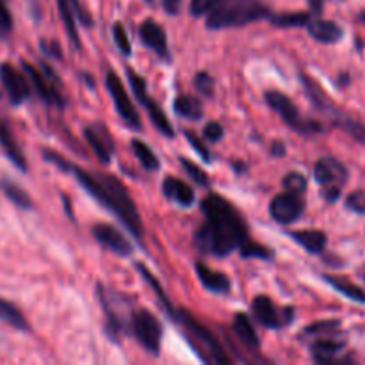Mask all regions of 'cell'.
<instances>
[{"label": "cell", "mask_w": 365, "mask_h": 365, "mask_svg": "<svg viewBox=\"0 0 365 365\" xmlns=\"http://www.w3.org/2000/svg\"><path fill=\"white\" fill-rule=\"evenodd\" d=\"M71 173L77 177L78 184L91 196H95L103 207L116 214L121 223L134 234V237H143V221L139 216L128 189L116 177L107 173H89L82 168L73 166Z\"/></svg>", "instance_id": "7a4b0ae2"}, {"label": "cell", "mask_w": 365, "mask_h": 365, "mask_svg": "<svg viewBox=\"0 0 365 365\" xmlns=\"http://www.w3.org/2000/svg\"><path fill=\"white\" fill-rule=\"evenodd\" d=\"M138 271L139 273L143 274V277H145V280L148 282V285L150 287L153 289V291H155V294H157V298H159V302L163 303V307H164V310H166L168 314H170L171 317H177V312H175V309H173V305H171V302L170 299L166 298V294H164V291H163V287H160V284L159 282L155 280V277H153L152 273H150L148 269H146L145 266H143V264H138Z\"/></svg>", "instance_id": "1f68e13d"}, {"label": "cell", "mask_w": 365, "mask_h": 365, "mask_svg": "<svg viewBox=\"0 0 365 365\" xmlns=\"http://www.w3.org/2000/svg\"><path fill=\"white\" fill-rule=\"evenodd\" d=\"M185 135H187V141L191 143V146L192 148L196 150V152L200 153V155H202V159L205 160V163H210V160H212V157H210V153H209V150H207V146L203 145L202 141H200L198 138H196L195 134H192V132H185Z\"/></svg>", "instance_id": "f6af8a7d"}, {"label": "cell", "mask_w": 365, "mask_h": 365, "mask_svg": "<svg viewBox=\"0 0 365 365\" xmlns=\"http://www.w3.org/2000/svg\"><path fill=\"white\" fill-rule=\"evenodd\" d=\"M180 164H182V168L185 170V173L189 175V178H191V180H195L196 184L203 185V187H207V185L210 184L209 175H207L202 168H198L196 164H192L191 160H187V159H180Z\"/></svg>", "instance_id": "836d02e7"}, {"label": "cell", "mask_w": 365, "mask_h": 365, "mask_svg": "<svg viewBox=\"0 0 365 365\" xmlns=\"http://www.w3.org/2000/svg\"><path fill=\"white\" fill-rule=\"evenodd\" d=\"M132 150H134L135 157L141 163V166L145 168L146 171H157L159 170V159H157L155 153L152 152L148 145L141 141V139H134L132 141Z\"/></svg>", "instance_id": "4dcf8cb0"}, {"label": "cell", "mask_w": 365, "mask_h": 365, "mask_svg": "<svg viewBox=\"0 0 365 365\" xmlns=\"http://www.w3.org/2000/svg\"><path fill=\"white\" fill-rule=\"evenodd\" d=\"M13 31V16L7 9L6 2L0 0V38H7Z\"/></svg>", "instance_id": "60d3db41"}, {"label": "cell", "mask_w": 365, "mask_h": 365, "mask_svg": "<svg viewBox=\"0 0 365 365\" xmlns=\"http://www.w3.org/2000/svg\"><path fill=\"white\" fill-rule=\"evenodd\" d=\"M314 177H316L317 184L323 187V196L327 202L334 203L341 198L342 187L348 182V170L341 160L334 159V157H324V159L317 160L316 168H314Z\"/></svg>", "instance_id": "52a82bcc"}, {"label": "cell", "mask_w": 365, "mask_h": 365, "mask_svg": "<svg viewBox=\"0 0 365 365\" xmlns=\"http://www.w3.org/2000/svg\"><path fill=\"white\" fill-rule=\"evenodd\" d=\"M328 113L334 116V125H337V127H341L342 130L346 132V134L351 135L355 141L362 143V145H365V125L360 123V121H355L351 120L349 116H344L342 113H339L335 107H331Z\"/></svg>", "instance_id": "83f0119b"}, {"label": "cell", "mask_w": 365, "mask_h": 365, "mask_svg": "<svg viewBox=\"0 0 365 365\" xmlns=\"http://www.w3.org/2000/svg\"><path fill=\"white\" fill-rule=\"evenodd\" d=\"M0 321L6 324H9L11 328L14 330H21V331H27L29 330V323L25 319L24 314L20 312L16 305H13L11 302L7 299L0 298Z\"/></svg>", "instance_id": "4316f807"}, {"label": "cell", "mask_w": 365, "mask_h": 365, "mask_svg": "<svg viewBox=\"0 0 365 365\" xmlns=\"http://www.w3.org/2000/svg\"><path fill=\"white\" fill-rule=\"evenodd\" d=\"M223 132H225L223 127H221L217 121H210V123L203 128V135H205L207 141H210V143L221 141V138H223Z\"/></svg>", "instance_id": "ee69618b"}, {"label": "cell", "mask_w": 365, "mask_h": 365, "mask_svg": "<svg viewBox=\"0 0 365 365\" xmlns=\"http://www.w3.org/2000/svg\"><path fill=\"white\" fill-rule=\"evenodd\" d=\"M195 86L196 89H198V93H202V95L207 96V98L214 96V78L210 77L209 73H205V71L196 73Z\"/></svg>", "instance_id": "ab89813d"}, {"label": "cell", "mask_w": 365, "mask_h": 365, "mask_svg": "<svg viewBox=\"0 0 365 365\" xmlns=\"http://www.w3.org/2000/svg\"><path fill=\"white\" fill-rule=\"evenodd\" d=\"M303 210H305V200H303V196L289 191L274 196L269 205V212L273 216V220L282 225H291L294 221H298L303 216Z\"/></svg>", "instance_id": "7c38bea8"}, {"label": "cell", "mask_w": 365, "mask_h": 365, "mask_svg": "<svg viewBox=\"0 0 365 365\" xmlns=\"http://www.w3.org/2000/svg\"><path fill=\"white\" fill-rule=\"evenodd\" d=\"M266 102L269 103L271 109L285 121L291 128H294L296 132H302V134H317V132H323V125L317 123V121L309 120V118L302 116V113L298 110L296 103L289 98L287 95L280 91H267L266 93Z\"/></svg>", "instance_id": "8992f818"}, {"label": "cell", "mask_w": 365, "mask_h": 365, "mask_svg": "<svg viewBox=\"0 0 365 365\" xmlns=\"http://www.w3.org/2000/svg\"><path fill=\"white\" fill-rule=\"evenodd\" d=\"M234 334L241 341V344H245L250 351H259L260 339L257 335L252 319L246 314H237L234 317Z\"/></svg>", "instance_id": "603a6c76"}, {"label": "cell", "mask_w": 365, "mask_h": 365, "mask_svg": "<svg viewBox=\"0 0 365 365\" xmlns=\"http://www.w3.org/2000/svg\"><path fill=\"white\" fill-rule=\"evenodd\" d=\"M324 280L331 285L337 292H341L342 296L346 298L353 299L356 303H365V291L360 289L359 285L351 284V282L344 280V278H337V277H324Z\"/></svg>", "instance_id": "f546056e"}, {"label": "cell", "mask_w": 365, "mask_h": 365, "mask_svg": "<svg viewBox=\"0 0 365 365\" xmlns=\"http://www.w3.org/2000/svg\"><path fill=\"white\" fill-rule=\"evenodd\" d=\"M241 255L246 257V259H252V257H255V259H269V257H273V253H271V250L264 248L257 242L246 241L241 246Z\"/></svg>", "instance_id": "74e56055"}, {"label": "cell", "mask_w": 365, "mask_h": 365, "mask_svg": "<svg viewBox=\"0 0 365 365\" xmlns=\"http://www.w3.org/2000/svg\"><path fill=\"white\" fill-rule=\"evenodd\" d=\"M312 355L316 359V362L319 364H334L339 362L337 355L342 353L344 349V342L341 341H334L331 337H319L312 346Z\"/></svg>", "instance_id": "cb8c5ba5"}, {"label": "cell", "mask_w": 365, "mask_h": 365, "mask_svg": "<svg viewBox=\"0 0 365 365\" xmlns=\"http://www.w3.org/2000/svg\"><path fill=\"white\" fill-rule=\"evenodd\" d=\"M127 78H128V82H130V86H132V89H134L138 100L143 103V106H145L146 113H148L150 120H152V123L155 125L157 130H159L163 135H166V138H170V139L175 138V130H173V127H171L168 116L164 114V110L160 109V106L155 102V100H152L148 96V89H146L145 78H143L141 75L135 73L134 70H130V68H127Z\"/></svg>", "instance_id": "9c48e42d"}, {"label": "cell", "mask_w": 365, "mask_h": 365, "mask_svg": "<svg viewBox=\"0 0 365 365\" xmlns=\"http://www.w3.org/2000/svg\"><path fill=\"white\" fill-rule=\"evenodd\" d=\"M84 138L88 145L91 146L93 152H95V155L98 157L100 163L109 164L114 153V141L110 138L109 130L102 123L89 125V127L84 128Z\"/></svg>", "instance_id": "2e32d148"}, {"label": "cell", "mask_w": 365, "mask_h": 365, "mask_svg": "<svg viewBox=\"0 0 365 365\" xmlns=\"http://www.w3.org/2000/svg\"><path fill=\"white\" fill-rule=\"evenodd\" d=\"M346 207L356 214H365V191H353L346 198Z\"/></svg>", "instance_id": "b9f144b4"}, {"label": "cell", "mask_w": 365, "mask_h": 365, "mask_svg": "<svg viewBox=\"0 0 365 365\" xmlns=\"http://www.w3.org/2000/svg\"><path fill=\"white\" fill-rule=\"evenodd\" d=\"M196 274H198L200 282H202L207 291L216 292V294H225V292L230 291V278L227 274L220 273V271L210 269L205 264H196Z\"/></svg>", "instance_id": "7402d4cb"}, {"label": "cell", "mask_w": 365, "mask_h": 365, "mask_svg": "<svg viewBox=\"0 0 365 365\" xmlns=\"http://www.w3.org/2000/svg\"><path fill=\"white\" fill-rule=\"evenodd\" d=\"M163 192L168 200L175 202L180 207H191L195 203V191L189 184L177 177H166L163 182Z\"/></svg>", "instance_id": "d6986e66"}, {"label": "cell", "mask_w": 365, "mask_h": 365, "mask_svg": "<svg viewBox=\"0 0 365 365\" xmlns=\"http://www.w3.org/2000/svg\"><path fill=\"white\" fill-rule=\"evenodd\" d=\"M341 328V323L339 321H319V323L312 324L305 330L307 335H317V337H324V335H331Z\"/></svg>", "instance_id": "d590c367"}, {"label": "cell", "mask_w": 365, "mask_h": 365, "mask_svg": "<svg viewBox=\"0 0 365 365\" xmlns=\"http://www.w3.org/2000/svg\"><path fill=\"white\" fill-rule=\"evenodd\" d=\"M163 6L168 14H178L180 13L182 0H163Z\"/></svg>", "instance_id": "bcb514c9"}, {"label": "cell", "mask_w": 365, "mask_h": 365, "mask_svg": "<svg viewBox=\"0 0 365 365\" xmlns=\"http://www.w3.org/2000/svg\"><path fill=\"white\" fill-rule=\"evenodd\" d=\"M273 153L274 155H278V157H282V155H285V145L284 143H273Z\"/></svg>", "instance_id": "c3c4849f"}, {"label": "cell", "mask_w": 365, "mask_h": 365, "mask_svg": "<svg viewBox=\"0 0 365 365\" xmlns=\"http://www.w3.org/2000/svg\"><path fill=\"white\" fill-rule=\"evenodd\" d=\"M113 38H114V43H116V46L120 48V52L123 53V56H130V52H132L130 39H128L127 31H125V27L120 24V21H118V24H114Z\"/></svg>", "instance_id": "e575fe53"}, {"label": "cell", "mask_w": 365, "mask_h": 365, "mask_svg": "<svg viewBox=\"0 0 365 365\" xmlns=\"http://www.w3.org/2000/svg\"><path fill=\"white\" fill-rule=\"evenodd\" d=\"M175 113H177L178 116L185 118V120L198 121L202 120L203 116L202 102H200L196 96L180 95L177 100H175Z\"/></svg>", "instance_id": "484cf974"}, {"label": "cell", "mask_w": 365, "mask_h": 365, "mask_svg": "<svg viewBox=\"0 0 365 365\" xmlns=\"http://www.w3.org/2000/svg\"><path fill=\"white\" fill-rule=\"evenodd\" d=\"M0 189H2V192L6 195V198L9 200V202H13L16 207H20V209L27 210L32 207V200L31 196L27 195V191L21 189L18 184H14L13 180H9V178H2V180H0Z\"/></svg>", "instance_id": "f1b7e54d"}, {"label": "cell", "mask_w": 365, "mask_h": 365, "mask_svg": "<svg viewBox=\"0 0 365 365\" xmlns=\"http://www.w3.org/2000/svg\"><path fill=\"white\" fill-rule=\"evenodd\" d=\"M0 146H2L4 153L7 155V159L21 171H27V160H25L24 152H21L20 145L14 139L13 132H11L9 125L0 118Z\"/></svg>", "instance_id": "ffe728a7"}, {"label": "cell", "mask_w": 365, "mask_h": 365, "mask_svg": "<svg viewBox=\"0 0 365 365\" xmlns=\"http://www.w3.org/2000/svg\"><path fill=\"white\" fill-rule=\"evenodd\" d=\"M309 6H310V11H312V13L319 14L321 11H323L324 0H309Z\"/></svg>", "instance_id": "7dc6e473"}, {"label": "cell", "mask_w": 365, "mask_h": 365, "mask_svg": "<svg viewBox=\"0 0 365 365\" xmlns=\"http://www.w3.org/2000/svg\"><path fill=\"white\" fill-rule=\"evenodd\" d=\"M98 291L100 303L103 307V312L107 316V331H109L110 339H118L125 331L127 327V310L125 307H128V298L121 296L120 292L109 291L106 285H98L96 287Z\"/></svg>", "instance_id": "ba28073f"}, {"label": "cell", "mask_w": 365, "mask_h": 365, "mask_svg": "<svg viewBox=\"0 0 365 365\" xmlns=\"http://www.w3.org/2000/svg\"><path fill=\"white\" fill-rule=\"evenodd\" d=\"M139 38L145 43V46H148L152 52H155L157 56L168 59L170 53H168V38L166 31L157 24L155 20H146L145 24L139 27Z\"/></svg>", "instance_id": "ac0fdd59"}, {"label": "cell", "mask_w": 365, "mask_h": 365, "mask_svg": "<svg viewBox=\"0 0 365 365\" xmlns=\"http://www.w3.org/2000/svg\"><path fill=\"white\" fill-rule=\"evenodd\" d=\"M360 20H362V24H365V11L362 14H360Z\"/></svg>", "instance_id": "681fc988"}, {"label": "cell", "mask_w": 365, "mask_h": 365, "mask_svg": "<svg viewBox=\"0 0 365 365\" xmlns=\"http://www.w3.org/2000/svg\"><path fill=\"white\" fill-rule=\"evenodd\" d=\"M271 11L264 4L255 0H237V2L217 6L210 14H207V27L212 31L230 27H242L252 21L269 18Z\"/></svg>", "instance_id": "3957f363"}, {"label": "cell", "mask_w": 365, "mask_h": 365, "mask_svg": "<svg viewBox=\"0 0 365 365\" xmlns=\"http://www.w3.org/2000/svg\"><path fill=\"white\" fill-rule=\"evenodd\" d=\"M45 159L48 160V163H52L53 166L59 168V170L66 171V173H71V170H73V166H75V164L68 163V160L64 159V157H61L59 153L52 152V150H46V152H45Z\"/></svg>", "instance_id": "7bdbcfd3"}, {"label": "cell", "mask_w": 365, "mask_h": 365, "mask_svg": "<svg viewBox=\"0 0 365 365\" xmlns=\"http://www.w3.org/2000/svg\"><path fill=\"white\" fill-rule=\"evenodd\" d=\"M271 24L277 27H303L309 25L310 14L307 13H287V14H274L269 16Z\"/></svg>", "instance_id": "d6a6232c"}, {"label": "cell", "mask_w": 365, "mask_h": 365, "mask_svg": "<svg viewBox=\"0 0 365 365\" xmlns=\"http://www.w3.org/2000/svg\"><path fill=\"white\" fill-rule=\"evenodd\" d=\"M285 191L303 195L307 191V178L302 173H289L284 177Z\"/></svg>", "instance_id": "8d00e7d4"}, {"label": "cell", "mask_w": 365, "mask_h": 365, "mask_svg": "<svg viewBox=\"0 0 365 365\" xmlns=\"http://www.w3.org/2000/svg\"><path fill=\"white\" fill-rule=\"evenodd\" d=\"M221 4V0H192L191 2V14L192 16H205L210 14L217 6Z\"/></svg>", "instance_id": "f35d334b"}, {"label": "cell", "mask_w": 365, "mask_h": 365, "mask_svg": "<svg viewBox=\"0 0 365 365\" xmlns=\"http://www.w3.org/2000/svg\"><path fill=\"white\" fill-rule=\"evenodd\" d=\"M294 241L302 245L309 253H321L328 245V237L321 230H299L292 234Z\"/></svg>", "instance_id": "d4e9b609"}, {"label": "cell", "mask_w": 365, "mask_h": 365, "mask_svg": "<svg viewBox=\"0 0 365 365\" xmlns=\"http://www.w3.org/2000/svg\"><path fill=\"white\" fill-rule=\"evenodd\" d=\"M93 235H95L96 241H98L103 248L109 250V252L116 253V255L120 257L130 255L132 252L130 242L123 237L121 232H118L116 228L110 227V225H106V223L95 225V227H93Z\"/></svg>", "instance_id": "e0dca14e"}, {"label": "cell", "mask_w": 365, "mask_h": 365, "mask_svg": "<svg viewBox=\"0 0 365 365\" xmlns=\"http://www.w3.org/2000/svg\"><path fill=\"white\" fill-rule=\"evenodd\" d=\"M21 66H24L25 75H27L32 88H34V91L38 93V96L43 102L56 107L64 106V100L61 96L59 75L48 64L41 63V68H36L34 64L27 63V61H21Z\"/></svg>", "instance_id": "5b68a950"}, {"label": "cell", "mask_w": 365, "mask_h": 365, "mask_svg": "<svg viewBox=\"0 0 365 365\" xmlns=\"http://www.w3.org/2000/svg\"><path fill=\"white\" fill-rule=\"evenodd\" d=\"M207 221L195 235V242L202 253L225 257L234 250H241L248 239L245 217L228 200L220 195H209L202 202Z\"/></svg>", "instance_id": "6da1fadb"}, {"label": "cell", "mask_w": 365, "mask_h": 365, "mask_svg": "<svg viewBox=\"0 0 365 365\" xmlns=\"http://www.w3.org/2000/svg\"><path fill=\"white\" fill-rule=\"evenodd\" d=\"M364 280H365V273H364Z\"/></svg>", "instance_id": "f907efd6"}, {"label": "cell", "mask_w": 365, "mask_h": 365, "mask_svg": "<svg viewBox=\"0 0 365 365\" xmlns=\"http://www.w3.org/2000/svg\"><path fill=\"white\" fill-rule=\"evenodd\" d=\"M132 331L146 351L159 355L160 342H163V327L152 312H148L146 309L135 310L132 314Z\"/></svg>", "instance_id": "30bf717a"}, {"label": "cell", "mask_w": 365, "mask_h": 365, "mask_svg": "<svg viewBox=\"0 0 365 365\" xmlns=\"http://www.w3.org/2000/svg\"><path fill=\"white\" fill-rule=\"evenodd\" d=\"M106 84L110 93V98H113L114 106H116L118 114H120L121 120L125 121V125H127L128 128H134V130H141V118H139L130 96L127 95V89H125L123 82L120 81V77H118L113 70L107 71Z\"/></svg>", "instance_id": "8fae6325"}, {"label": "cell", "mask_w": 365, "mask_h": 365, "mask_svg": "<svg viewBox=\"0 0 365 365\" xmlns=\"http://www.w3.org/2000/svg\"><path fill=\"white\" fill-rule=\"evenodd\" d=\"M252 310L255 314L257 321L266 328H282L284 324H289L292 319V310L287 309L284 314L277 309L273 302L267 296H257L252 303Z\"/></svg>", "instance_id": "9a60e30c"}, {"label": "cell", "mask_w": 365, "mask_h": 365, "mask_svg": "<svg viewBox=\"0 0 365 365\" xmlns=\"http://www.w3.org/2000/svg\"><path fill=\"white\" fill-rule=\"evenodd\" d=\"M177 319H180V323L184 324L189 339H192V341L196 342V349H198L196 353H200V356H202L203 360L216 364H230V356H228L227 351L221 348L217 339L210 334L209 328H205L202 323H198L187 310L178 312Z\"/></svg>", "instance_id": "277c9868"}, {"label": "cell", "mask_w": 365, "mask_h": 365, "mask_svg": "<svg viewBox=\"0 0 365 365\" xmlns=\"http://www.w3.org/2000/svg\"><path fill=\"white\" fill-rule=\"evenodd\" d=\"M57 7H59L61 18L64 21V27H66L68 36H70L71 43L75 45V48L81 50V38H78V31H77V24L75 20H81L86 27H91L93 20L89 16L88 11L81 6L78 0H57Z\"/></svg>", "instance_id": "5bb4252c"}, {"label": "cell", "mask_w": 365, "mask_h": 365, "mask_svg": "<svg viewBox=\"0 0 365 365\" xmlns=\"http://www.w3.org/2000/svg\"><path fill=\"white\" fill-rule=\"evenodd\" d=\"M307 29L316 41L324 43V45H334V43L341 41L342 34H344V31L331 20H310Z\"/></svg>", "instance_id": "44dd1931"}, {"label": "cell", "mask_w": 365, "mask_h": 365, "mask_svg": "<svg viewBox=\"0 0 365 365\" xmlns=\"http://www.w3.org/2000/svg\"><path fill=\"white\" fill-rule=\"evenodd\" d=\"M0 82L9 96L11 103L20 106L31 96V86L25 75L9 63L0 64Z\"/></svg>", "instance_id": "4fadbf2b"}]
</instances>
